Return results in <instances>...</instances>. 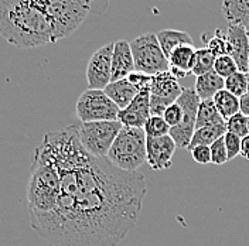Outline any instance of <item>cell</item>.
Instances as JSON below:
<instances>
[{
    "instance_id": "obj_1",
    "label": "cell",
    "mask_w": 249,
    "mask_h": 246,
    "mask_svg": "<svg viewBox=\"0 0 249 246\" xmlns=\"http://www.w3.org/2000/svg\"><path fill=\"white\" fill-rule=\"evenodd\" d=\"M58 170L53 208L30 222L47 246H116L139 219L147 187L140 173L88 153L78 126L46 133L38 144Z\"/></svg>"
},
{
    "instance_id": "obj_2",
    "label": "cell",
    "mask_w": 249,
    "mask_h": 246,
    "mask_svg": "<svg viewBox=\"0 0 249 246\" xmlns=\"http://www.w3.org/2000/svg\"><path fill=\"white\" fill-rule=\"evenodd\" d=\"M92 12L85 0H0V35L18 50L54 44Z\"/></svg>"
},
{
    "instance_id": "obj_3",
    "label": "cell",
    "mask_w": 249,
    "mask_h": 246,
    "mask_svg": "<svg viewBox=\"0 0 249 246\" xmlns=\"http://www.w3.org/2000/svg\"><path fill=\"white\" fill-rule=\"evenodd\" d=\"M107 158L116 169L126 173H136L147 163L144 130L124 126L115 139Z\"/></svg>"
},
{
    "instance_id": "obj_4",
    "label": "cell",
    "mask_w": 249,
    "mask_h": 246,
    "mask_svg": "<svg viewBox=\"0 0 249 246\" xmlns=\"http://www.w3.org/2000/svg\"><path fill=\"white\" fill-rule=\"evenodd\" d=\"M135 71L155 77L170 70V62L159 44L157 34L144 33L130 41Z\"/></svg>"
},
{
    "instance_id": "obj_5",
    "label": "cell",
    "mask_w": 249,
    "mask_h": 246,
    "mask_svg": "<svg viewBox=\"0 0 249 246\" xmlns=\"http://www.w3.org/2000/svg\"><path fill=\"white\" fill-rule=\"evenodd\" d=\"M122 127L124 126L119 121L85 122L78 126V136L82 147L91 156L107 158Z\"/></svg>"
},
{
    "instance_id": "obj_6",
    "label": "cell",
    "mask_w": 249,
    "mask_h": 246,
    "mask_svg": "<svg viewBox=\"0 0 249 246\" xmlns=\"http://www.w3.org/2000/svg\"><path fill=\"white\" fill-rule=\"evenodd\" d=\"M121 109L104 89H87L79 95L75 113L81 123L118 121Z\"/></svg>"
},
{
    "instance_id": "obj_7",
    "label": "cell",
    "mask_w": 249,
    "mask_h": 246,
    "mask_svg": "<svg viewBox=\"0 0 249 246\" xmlns=\"http://www.w3.org/2000/svg\"><path fill=\"white\" fill-rule=\"evenodd\" d=\"M177 104L183 109V121L180 124L170 127V136L176 141L177 147L188 149L191 138L196 132L197 113L201 99L194 88H183L181 95L177 99Z\"/></svg>"
},
{
    "instance_id": "obj_8",
    "label": "cell",
    "mask_w": 249,
    "mask_h": 246,
    "mask_svg": "<svg viewBox=\"0 0 249 246\" xmlns=\"http://www.w3.org/2000/svg\"><path fill=\"white\" fill-rule=\"evenodd\" d=\"M181 91L178 79L173 77L170 71L155 75L150 84V113L161 116L166 108L177 102Z\"/></svg>"
},
{
    "instance_id": "obj_9",
    "label": "cell",
    "mask_w": 249,
    "mask_h": 246,
    "mask_svg": "<svg viewBox=\"0 0 249 246\" xmlns=\"http://www.w3.org/2000/svg\"><path fill=\"white\" fill-rule=\"evenodd\" d=\"M112 54L113 43L98 48L87 67L88 89H105L112 82Z\"/></svg>"
},
{
    "instance_id": "obj_10",
    "label": "cell",
    "mask_w": 249,
    "mask_h": 246,
    "mask_svg": "<svg viewBox=\"0 0 249 246\" xmlns=\"http://www.w3.org/2000/svg\"><path fill=\"white\" fill-rule=\"evenodd\" d=\"M177 149L176 141L170 135L160 138H146V157L150 169L167 170L173 164V156Z\"/></svg>"
},
{
    "instance_id": "obj_11",
    "label": "cell",
    "mask_w": 249,
    "mask_h": 246,
    "mask_svg": "<svg viewBox=\"0 0 249 246\" xmlns=\"http://www.w3.org/2000/svg\"><path fill=\"white\" fill-rule=\"evenodd\" d=\"M152 116L150 113V88H144L139 91L136 98L130 102L129 106L121 109L118 121L124 127H136L143 129L147 119Z\"/></svg>"
},
{
    "instance_id": "obj_12",
    "label": "cell",
    "mask_w": 249,
    "mask_h": 246,
    "mask_svg": "<svg viewBox=\"0 0 249 246\" xmlns=\"http://www.w3.org/2000/svg\"><path fill=\"white\" fill-rule=\"evenodd\" d=\"M227 37L231 46V57L236 62L239 71L247 74L249 71V37L247 29L230 24Z\"/></svg>"
},
{
    "instance_id": "obj_13",
    "label": "cell",
    "mask_w": 249,
    "mask_h": 246,
    "mask_svg": "<svg viewBox=\"0 0 249 246\" xmlns=\"http://www.w3.org/2000/svg\"><path fill=\"white\" fill-rule=\"evenodd\" d=\"M135 71V61L130 50V41L118 40L113 43L112 54V82L127 78Z\"/></svg>"
},
{
    "instance_id": "obj_14",
    "label": "cell",
    "mask_w": 249,
    "mask_h": 246,
    "mask_svg": "<svg viewBox=\"0 0 249 246\" xmlns=\"http://www.w3.org/2000/svg\"><path fill=\"white\" fill-rule=\"evenodd\" d=\"M104 91L116 104V106L119 109H124L126 106H129L130 102L139 93L138 88L127 78L110 82Z\"/></svg>"
},
{
    "instance_id": "obj_15",
    "label": "cell",
    "mask_w": 249,
    "mask_h": 246,
    "mask_svg": "<svg viewBox=\"0 0 249 246\" xmlns=\"http://www.w3.org/2000/svg\"><path fill=\"white\" fill-rule=\"evenodd\" d=\"M221 12L230 24L249 29V0H222Z\"/></svg>"
},
{
    "instance_id": "obj_16",
    "label": "cell",
    "mask_w": 249,
    "mask_h": 246,
    "mask_svg": "<svg viewBox=\"0 0 249 246\" xmlns=\"http://www.w3.org/2000/svg\"><path fill=\"white\" fill-rule=\"evenodd\" d=\"M224 87H225V79L219 77L215 71H211L197 77L194 89L201 101H207V99H213L219 91L224 89Z\"/></svg>"
},
{
    "instance_id": "obj_17",
    "label": "cell",
    "mask_w": 249,
    "mask_h": 246,
    "mask_svg": "<svg viewBox=\"0 0 249 246\" xmlns=\"http://www.w3.org/2000/svg\"><path fill=\"white\" fill-rule=\"evenodd\" d=\"M157 40L159 44L161 47L164 55L169 57L171 55V53L181 46H193V38L191 35L186 33V31L180 30H161L157 33Z\"/></svg>"
},
{
    "instance_id": "obj_18",
    "label": "cell",
    "mask_w": 249,
    "mask_h": 246,
    "mask_svg": "<svg viewBox=\"0 0 249 246\" xmlns=\"http://www.w3.org/2000/svg\"><path fill=\"white\" fill-rule=\"evenodd\" d=\"M196 51L197 50L194 48V46L177 47L169 57L170 68L180 70L190 75L193 65H194V60H196Z\"/></svg>"
},
{
    "instance_id": "obj_19",
    "label": "cell",
    "mask_w": 249,
    "mask_h": 246,
    "mask_svg": "<svg viewBox=\"0 0 249 246\" xmlns=\"http://www.w3.org/2000/svg\"><path fill=\"white\" fill-rule=\"evenodd\" d=\"M225 121L219 115L217 106L213 99L201 101L198 106V113H197V123H196V130L201 127H208V126H217V124H224Z\"/></svg>"
},
{
    "instance_id": "obj_20",
    "label": "cell",
    "mask_w": 249,
    "mask_h": 246,
    "mask_svg": "<svg viewBox=\"0 0 249 246\" xmlns=\"http://www.w3.org/2000/svg\"><path fill=\"white\" fill-rule=\"evenodd\" d=\"M227 133V122L224 124H217V126H208V127H201L197 129L191 138L188 150L196 147V146H211L215 140L222 138Z\"/></svg>"
},
{
    "instance_id": "obj_21",
    "label": "cell",
    "mask_w": 249,
    "mask_h": 246,
    "mask_svg": "<svg viewBox=\"0 0 249 246\" xmlns=\"http://www.w3.org/2000/svg\"><path fill=\"white\" fill-rule=\"evenodd\" d=\"M215 106H217L219 115L224 118V121L227 122L230 118H232L233 115H236L238 112H241V101L239 98H236L235 95L228 92L227 89H222L213 98Z\"/></svg>"
},
{
    "instance_id": "obj_22",
    "label": "cell",
    "mask_w": 249,
    "mask_h": 246,
    "mask_svg": "<svg viewBox=\"0 0 249 246\" xmlns=\"http://www.w3.org/2000/svg\"><path fill=\"white\" fill-rule=\"evenodd\" d=\"M202 41L205 44V48H208L215 57H221V55H231V46L227 37V33L222 30L214 31L213 34H204L202 35Z\"/></svg>"
},
{
    "instance_id": "obj_23",
    "label": "cell",
    "mask_w": 249,
    "mask_h": 246,
    "mask_svg": "<svg viewBox=\"0 0 249 246\" xmlns=\"http://www.w3.org/2000/svg\"><path fill=\"white\" fill-rule=\"evenodd\" d=\"M215 60L217 57L208 50V48H200L196 51V60H194V65L191 70V74L196 77L204 75L207 72L214 71V65H215Z\"/></svg>"
},
{
    "instance_id": "obj_24",
    "label": "cell",
    "mask_w": 249,
    "mask_h": 246,
    "mask_svg": "<svg viewBox=\"0 0 249 246\" xmlns=\"http://www.w3.org/2000/svg\"><path fill=\"white\" fill-rule=\"evenodd\" d=\"M146 138H160L170 135V126L163 119V116H156L152 115L143 127Z\"/></svg>"
},
{
    "instance_id": "obj_25",
    "label": "cell",
    "mask_w": 249,
    "mask_h": 246,
    "mask_svg": "<svg viewBox=\"0 0 249 246\" xmlns=\"http://www.w3.org/2000/svg\"><path fill=\"white\" fill-rule=\"evenodd\" d=\"M224 89H227L228 92L235 95L236 98H242L244 95H247V89H248V82H247V74L245 72H235L231 77L225 79V87Z\"/></svg>"
},
{
    "instance_id": "obj_26",
    "label": "cell",
    "mask_w": 249,
    "mask_h": 246,
    "mask_svg": "<svg viewBox=\"0 0 249 246\" xmlns=\"http://www.w3.org/2000/svg\"><path fill=\"white\" fill-rule=\"evenodd\" d=\"M249 118L245 116L244 113L238 112L236 115H233L232 118H230L227 121V132L236 135L241 139H244L245 136L249 135Z\"/></svg>"
},
{
    "instance_id": "obj_27",
    "label": "cell",
    "mask_w": 249,
    "mask_h": 246,
    "mask_svg": "<svg viewBox=\"0 0 249 246\" xmlns=\"http://www.w3.org/2000/svg\"><path fill=\"white\" fill-rule=\"evenodd\" d=\"M214 71L221 78L227 79L228 77H231L232 74L238 72L239 68H238L236 62L233 61L231 55H221V57H217V60H215Z\"/></svg>"
},
{
    "instance_id": "obj_28",
    "label": "cell",
    "mask_w": 249,
    "mask_h": 246,
    "mask_svg": "<svg viewBox=\"0 0 249 246\" xmlns=\"http://www.w3.org/2000/svg\"><path fill=\"white\" fill-rule=\"evenodd\" d=\"M211 163L217 164V166H222L228 161V153H227V147H225V141H224V136L215 140L211 146Z\"/></svg>"
},
{
    "instance_id": "obj_29",
    "label": "cell",
    "mask_w": 249,
    "mask_h": 246,
    "mask_svg": "<svg viewBox=\"0 0 249 246\" xmlns=\"http://www.w3.org/2000/svg\"><path fill=\"white\" fill-rule=\"evenodd\" d=\"M224 141H225V147H227V153H228V160H232L236 156L241 154V144H242V139L232 133H225L224 135Z\"/></svg>"
},
{
    "instance_id": "obj_30",
    "label": "cell",
    "mask_w": 249,
    "mask_h": 246,
    "mask_svg": "<svg viewBox=\"0 0 249 246\" xmlns=\"http://www.w3.org/2000/svg\"><path fill=\"white\" fill-rule=\"evenodd\" d=\"M161 116L170 127H174V126L180 124L181 121H183V109L176 102V104L170 105L169 108H166Z\"/></svg>"
},
{
    "instance_id": "obj_31",
    "label": "cell",
    "mask_w": 249,
    "mask_h": 246,
    "mask_svg": "<svg viewBox=\"0 0 249 246\" xmlns=\"http://www.w3.org/2000/svg\"><path fill=\"white\" fill-rule=\"evenodd\" d=\"M191 157L198 164H210L211 163V149L210 146H196L190 149Z\"/></svg>"
},
{
    "instance_id": "obj_32",
    "label": "cell",
    "mask_w": 249,
    "mask_h": 246,
    "mask_svg": "<svg viewBox=\"0 0 249 246\" xmlns=\"http://www.w3.org/2000/svg\"><path fill=\"white\" fill-rule=\"evenodd\" d=\"M152 78L150 75H146V74H143V72H136V71H133L127 79L138 88V91H142V89H144V88H150V84H152Z\"/></svg>"
},
{
    "instance_id": "obj_33",
    "label": "cell",
    "mask_w": 249,
    "mask_h": 246,
    "mask_svg": "<svg viewBox=\"0 0 249 246\" xmlns=\"http://www.w3.org/2000/svg\"><path fill=\"white\" fill-rule=\"evenodd\" d=\"M245 160H249V135L242 139V144H241V154Z\"/></svg>"
},
{
    "instance_id": "obj_34",
    "label": "cell",
    "mask_w": 249,
    "mask_h": 246,
    "mask_svg": "<svg viewBox=\"0 0 249 246\" xmlns=\"http://www.w3.org/2000/svg\"><path fill=\"white\" fill-rule=\"evenodd\" d=\"M239 101H241V113L249 118V93L244 95Z\"/></svg>"
},
{
    "instance_id": "obj_35",
    "label": "cell",
    "mask_w": 249,
    "mask_h": 246,
    "mask_svg": "<svg viewBox=\"0 0 249 246\" xmlns=\"http://www.w3.org/2000/svg\"><path fill=\"white\" fill-rule=\"evenodd\" d=\"M247 82H248V89H247V93H249V71L247 72Z\"/></svg>"
},
{
    "instance_id": "obj_36",
    "label": "cell",
    "mask_w": 249,
    "mask_h": 246,
    "mask_svg": "<svg viewBox=\"0 0 249 246\" xmlns=\"http://www.w3.org/2000/svg\"><path fill=\"white\" fill-rule=\"evenodd\" d=\"M247 33H248V37H249V29H247Z\"/></svg>"
},
{
    "instance_id": "obj_37",
    "label": "cell",
    "mask_w": 249,
    "mask_h": 246,
    "mask_svg": "<svg viewBox=\"0 0 249 246\" xmlns=\"http://www.w3.org/2000/svg\"><path fill=\"white\" fill-rule=\"evenodd\" d=\"M248 123H249V121H248Z\"/></svg>"
}]
</instances>
